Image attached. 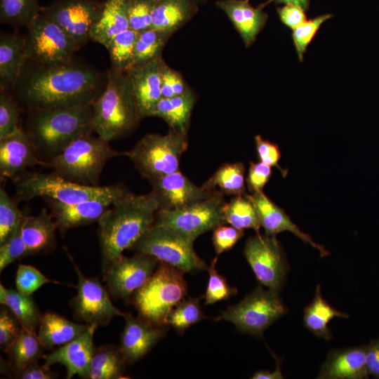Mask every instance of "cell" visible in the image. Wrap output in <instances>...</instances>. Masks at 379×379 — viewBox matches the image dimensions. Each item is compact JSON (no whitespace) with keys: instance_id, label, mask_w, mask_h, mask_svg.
I'll return each instance as SVG.
<instances>
[{"instance_id":"32","label":"cell","mask_w":379,"mask_h":379,"mask_svg":"<svg viewBox=\"0 0 379 379\" xmlns=\"http://www.w3.org/2000/svg\"><path fill=\"white\" fill-rule=\"evenodd\" d=\"M335 317L348 318L347 313L333 307L323 297L317 285L312 300L304 308L303 324L313 335L326 340L332 339L329 322Z\"/></svg>"},{"instance_id":"23","label":"cell","mask_w":379,"mask_h":379,"mask_svg":"<svg viewBox=\"0 0 379 379\" xmlns=\"http://www.w3.org/2000/svg\"><path fill=\"white\" fill-rule=\"evenodd\" d=\"M246 195L257 211L261 227L265 230V234L277 236L278 233L282 232H290L304 243L309 244L312 248L317 249L321 258L330 254L324 246L315 243L309 234L302 232L292 222L285 211L270 199L263 191L251 194H246Z\"/></svg>"},{"instance_id":"1","label":"cell","mask_w":379,"mask_h":379,"mask_svg":"<svg viewBox=\"0 0 379 379\" xmlns=\"http://www.w3.org/2000/svg\"><path fill=\"white\" fill-rule=\"evenodd\" d=\"M107 83V72L73 58L56 62L27 60L11 93L26 111L92 104Z\"/></svg>"},{"instance_id":"38","label":"cell","mask_w":379,"mask_h":379,"mask_svg":"<svg viewBox=\"0 0 379 379\" xmlns=\"http://www.w3.org/2000/svg\"><path fill=\"white\" fill-rule=\"evenodd\" d=\"M138 34V32L129 27L110 41L106 48L109 52L112 68L124 72L131 69Z\"/></svg>"},{"instance_id":"24","label":"cell","mask_w":379,"mask_h":379,"mask_svg":"<svg viewBox=\"0 0 379 379\" xmlns=\"http://www.w3.org/2000/svg\"><path fill=\"white\" fill-rule=\"evenodd\" d=\"M366 368V345L331 350L321 364L317 378L364 379Z\"/></svg>"},{"instance_id":"46","label":"cell","mask_w":379,"mask_h":379,"mask_svg":"<svg viewBox=\"0 0 379 379\" xmlns=\"http://www.w3.org/2000/svg\"><path fill=\"white\" fill-rule=\"evenodd\" d=\"M156 0H126L130 28L140 32L152 27V18Z\"/></svg>"},{"instance_id":"25","label":"cell","mask_w":379,"mask_h":379,"mask_svg":"<svg viewBox=\"0 0 379 379\" xmlns=\"http://www.w3.org/2000/svg\"><path fill=\"white\" fill-rule=\"evenodd\" d=\"M27 60L25 37L18 33L0 35V88L11 92Z\"/></svg>"},{"instance_id":"53","label":"cell","mask_w":379,"mask_h":379,"mask_svg":"<svg viewBox=\"0 0 379 379\" xmlns=\"http://www.w3.org/2000/svg\"><path fill=\"white\" fill-rule=\"evenodd\" d=\"M281 22L293 29L307 20L305 11L300 6L286 4L277 9Z\"/></svg>"},{"instance_id":"54","label":"cell","mask_w":379,"mask_h":379,"mask_svg":"<svg viewBox=\"0 0 379 379\" xmlns=\"http://www.w3.org/2000/svg\"><path fill=\"white\" fill-rule=\"evenodd\" d=\"M14 376L20 379H53L56 378L58 375L51 370L50 366L46 364L39 365L36 361L15 373Z\"/></svg>"},{"instance_id":"41","label":"cell","mask_w":379,"mask_h":379,"mask_svg":"<svg viewBox=\"0 0 379 379\" xmlns=\"http://www.w3.org/2000/svg\"><path fill=\"white\" fill-rule=\"evenodd\" d=\"M199 298L189 297L181 300L168 314L166 325L177 333H183L191 326L206 319Z\"/></svg>"},{"instance_id":"12","label":"cell","mask_w":379,"mask_h":379,"mask_svg":"<svg viewBox=\"0 0 379 379\" xmlns=\"http://www.w3.org/2000/svg\"><path fill=\"white\" fill-rule=\"evenodd\" d=\"M25 37L27 60L56 62L71 60L81 47L56 22L40 13L27 27Z\"/></svg>"},{"instance_id":"31","label":"cell","mask_w":379,"mask_h":379,"mask_svg":"<svg viewBox=\"0 0 379 379\" xmlns=\"http://www.w3.org/2000/svg\"><path fill=\"white\" fill-rule=\"evenodd\" d=\"M129 27L126 0H107L90 39L106 48L117 34Z\"/></svg>"},{"instance_id":"43","label":"cell","mask_w":379,"mask_h":379,"mask_svg":"<svg viewBox=\"0 0 379 379\" xmlns=\"http://www.w3.org/2000/svg\"><path fill=\"white\" fill-rule=\"evenodd\" d=\"M4 187L0 188V244L21 222L25 215Z\"/></svg>"},{"instance_id":"2","label":"cell","mask_w":379,"mask_h":379,"mask_svg":"<svg viewBox=\"0 0 379 379\" xmlns=\"http://www.w3.org/2000/svg\"><path fill=\"white\" fill-rule=\"evenodd\" d=\"M158 204L151 192L129 190L116 200L98 220L102 267L131 249L155 222Z\"/></svg>"},{"instance_id":"42","label":"cell","mask_w":379,"mask_h":379,"mask_svg":"<svg viewBox=\"0 0 379 379\" xmlns=\"http://www.w3.org/2000/svg\"><path fill=\"white\" fill-rule=\"evenodd\" d=\"M217 262L218 257H215L207 268L208 281L204 295L206 305L227 300L237 293V289L230 285L227 279L218 272Z\"/></svg>"},{"instance_id":"45","label":"cell","mask_w":379,"mask_h":379,"mask_svg":"<svg viewBox=\"0 0 379 379\" xmlns=\"http://www.w3.org/2000/svg\"><path fill=\"white\" fill-rule=\"evenodd\" d=\"M22 222L8 238L0 244V272L12 262L28 256L22 236Z\"/></svg>"},{"instance_id":"52","label":"cell","mask_w":379,"mask_h":379,"mask_svg":"<svg viewBox=\"0 0 379 379\" xmlns=\"http://www.w3.org/2000/svg\"><path fill=\"white\" fill-rule=\"evenodd\" d=\"M18 320L8 310L2 309L0 312V346L5 352L19 335L22 327L18 326Z\"/></svg>"},{"instance_id":"18","label":"cell","mask_w":379,"mask_h":379,"mask_svg":"<svg viewBox=\"0 0 379 379\" xmlns=\"http://www.w3.org/2000/svg\"><path fill=\"white\" fill-rule=\"evenodd\" d=\"M46 162L38 156L36 149L22 128L14 133L0 138V175L1 180L13 179L27 168Z\"/></svg>"},{"instance_id":"29","label":"cell","mask_w":379,"mask_h":379,"mask_svg":"<svg viewBox=\"0 0 379 379\" xmlns=\"http://www.w3.org/2000/svg\"><path fill=\"white\" fill-rule=\"evenodd\" d=\"M196 11L193 0H156L151 28L171 35L190 20Z\"/></svg>"},{"instance_id":"37","label":"cell","mask_w":379,"mask_h":379,"mask_svg":"<svg viewBox=\"0 0 379 379\" xmlns=\"http://www.w3.org/2000/svg\"><path fill=\"white\" fill-rule=\"evenodd\" d=\"M223 221L224 224L239 230L253 229L256 233H260L261 227L257 211L246 194L234 196L226 202L223 208Z\"/></svg>"},{"instance_id":"33","label":"cell","mask_w":379,"mask_h":379,"mask_svg":"<svg viewBox=\"0 0 379 379\" xmlns=\"http://www.w3.org/2000/svg\"><path fill=\"white\" fill-rule=\"evenodd\" d=\"M0 303L15 317L20 327L33 332L39 328L42 315L31 295H24L17 289L6 288L1 283Z\"/></svg>"},{"instance_id":"47","label":"cell","mask_w":379,"mask_h":379,"mask_svg":"<svg viewBox=\"0 0 379 379\" xmlns=\"http://www.w3.org/2000/svg\"><path fill=\"white\" fill-rule=\"evenodd\" d=\"M48 283L59 284L47 278L36 268L27 265H19L15 277L16 289L26 295L32 294Z\"/></svg>"},{"instance_id":"44","label":"cell","mask_w":379,"mask_h":379,"mask_svg":"<svg viewBox=\"0 0 379 379\" xmlns=\"http://www.w3.org/2000/svg\"><path fill=\"white\" fill-rule=\"evenodd\" d=\"M23 110L11 92H1L0 138L14 133L20 128L18 123Z\"/></svg>"},{"instance_id":"35","label":"cell","mask_w":379,"mask_h":379,"mask_svg":"<svg viewBox=\"0 0 379 379\" xmlns=\"http://www.w3.org/2000/svg\"><path fill=\"white\" fill-rule=\"evenodd\" d=\"M126 364L119 347L103 345L95 347L88 379L121 378Z\"/></svg>"},{"instance_id":"26","label":"cell","mask_w":379,"mask_h":379,"mask_svg":"<svg viewBox=\"0 0 379 379\" xmlns=\"http://www.w3.org/2000/svg\"><path fill=\"white\" fill-rule=\"evenodd\" d=\"M216 5L230 18L246 47H249L264 27L267 13L261 8L253 7L248 0H220Z\"/></svg>"},{"instance_id":"22","label":"cell","mask_w":379,"mask_h":379,"mask_svg":"<svg viewBox=\"0 0 379 379\" xmlns=\"http://www.w3.org/2000/svg\"><path fill=\"white\" fill-rule=\"evenodd\" d=\"M164 64L161 57H159L127 72L141 118L151 117L153 109L162 98L161 86Z\"/></svg>"},{"instance_id":"11","label":"cell","mask_w":379,"mask_h":379,"mask_svg":"<svg viewBox=\"0 0 379 379\" xmlns=\"http://www.w3.org/2000/svg\"><path fill=\"white\" fill-rule=\"evenodd\" d=\"M224 194L215 190L208 198L173 211H157L154 224L171 228L195 239L202 234L224 224Z\"/></svg>"},{"instance_id":"8","label":"cell","mask_w":379,"mask_h":379,"mask_svg":"<svg viewBox=\"0 0 379 379\" xmlns=\"http://www.w3.org/2000/svg\"><path fill=\"white\" fill-rule=\"evenodd\" d=\"M187 144V135L170 129L166 135H146L121 154L128 157L141 176L149 180L178 171Z\"/></svg>"},{"instance_id":"40","label":"cell","mask_w":379,"mask_h":379,"mask_svg":"<svg viewBox=\"0 0 379 379\" xmlns=\"http://www.w3.org/2000/svg\"><path fill=\"white\" fill-rule=\"evenodd\" d=\"M37 0H0V20L15 27H26L40 13Z\"/></svg>"},{"instance_id":"58","label":"cell","mask_w":379,"mask_h":379,"mask_svg":"<svg viewBox=\"0 0 379 379\" xmlns=\"http://www.w3.org/2000/svg\"><path fill=\"white\" fill-rule=\"evenodd\" d=\"M278 3L286 4H293L301 7L304 11H306L309 7L310 0H274Z\"/></svg>"},{"instance_id":"7","label":"cell","mask_w":379,"mask_h":379,"mask_svg":"<svg viewBox=\"0 0 379 379\" xmlns=\"http://www.w3.org/2000/svg\"><path fill=\"white\" fill-rule=\"evenodd\" d=\"M182 272L159 262L148 281L133 295L139 317L157 326H166L170 312L187 295Z\"/></svg>"},{"instance_id":"4","label":"cell","mask_w":379,"mask_h":379,"mask_svg":"<svg viewBox=\"0 0 379 379\" xmlns=\"http://www.w3.org/2000/svg\"><path fill=\"white\" fill-rule=\"evenodd\" d=\"M92 107L94 133L108 142L131 133L141 119L128 74L113 68L107 70L105 88Z\"/></svg>"},{"instance_id":"49","label":"cell","mask_w":379,"mask_h":379,"mask_svg":"<svg viewBox=\"0 0 379 379\" xmlns=\"http://www.w3.org/2000/svg\"><path fill=\"white\" fill-rule=\"evenodd\" d=\"M244 230L232 225L221 224L213 230L212 241L216 254L219 255L232 249L243 237Z\"/></svg>"},{"instance_id":"30","label":"cell","mask_w":379,"mask_h":379,"mask_svg":"<svg viewBox=\"0 0 379 379\" xmlns=\"http://www.w3.org/2000/svg\"><path fill=\"white\" fill-rule=\"evenodd\" d=\"M194 102V95L190 90L171 98H161L151 117L163 119L171 130L187 135Z\"/></svg>"},{"instance_id":"57","label":"cell","mask_w":379,"mask_h":379,"mask_svg":"<svg viewBox=\"0 0 379 379\" xmlns=\"http://www.w3.org/2000/svg\"><path fill=\"white\" fill-rule=\"evenodd\" d=\"M170 78L175 95H180L189 90L186 88L182 77L171 69L170 72Z\"/></svg>"},{"instance_id":"48","label":"cell","mask_w":379,"mask_h":379,"mask_svg":"<svg viewBox=\"0 0 379 379\" xmlns=\"http://www.w3.org/2000/svg\"><path fill=\"white\" fill-rule=\"evenodd\" d=\"M332 17L331 14L317 16L306 20L293 29L292 38L300 61L303 60L304 54L321 24Z\"/></svg>"},{"instance_id":"27","label":"cell","mask_w":379,"mask_h":379,"mask_svg":"<svg viewBox=\"0 0 379 379\" xmlns=\"http://www.w3.org/2000/svg\"><path fill=\"white\" fill-rule=\"evenodd\" d=\"M56 225L46 208L36 215H25L22 222V236L28 255L53 251L56 245Z\"/></svg>"},{"instance_id":"9","label":"cell","mask_w":379,"mask_h":379,"mask_svg":"<svg viewBox=\"0 0 379 379\" xmlns=\"http://www.w3.org/2000/svg\"><path fill=\"white\" fill-rule=\"evenodd\" d=\"M194 241L165 226L154 224L132 247L135 253L149 255L183 273L207 270L194 249Z\"/></svg>"},{"instance_id":"50","label":"cell","mask_w":379,"mask_h":379,"mask_svg":"<svg viewBox=\"0 0 379 379\" xmlns=\"http://www.w3.org/2000/svg\"><path fill=\"white\" fill-rule=\"evenodd\" d=\"M255 144L257 154L260 161L272 167L277 168L282 176L287 175L288 170L282 168L279 165L281 159V152L279 146L269 140H264L261 135H257L255 137Z\"/></svg>"},{"instance_id":"14","label":"cell","mask_w":379,"mask_h":379,"mask_svg":"<svg viewBox=\"0 0 379 379\" xmlns=\"http://www.w3.org/2000/svg\"><path fill=\"white\" fill-rule=\"evenodd\" d=\"M78 277L77 293L70 302L74 317L88 325L106 326L115 317L126 313L115 307L107 288L96 278L86 277L67 251Z\"/></svg>"},{"instance_id":"6","label":"cell","mask_w":379,"mask_h":379,"mask_svg":"<svg viewBox=\"0 0 379 379\" xmlns=\"http://www.w3.org/2000/svg\"><path fill=\"white\" fill-rule=\"evenodd\" d=\"M121 154L105 140L93 133L84 135L67 145L45 168L58 175L84 185H98L107 162Z\"/></svg>"},{"instance_id":"13","label":"cell","mask_w":379,"mask_h":379,"mask_svg":"<svg viewBox=\"0 0 379 379\" xmlns=\"http://www.w3.org/2000/svg\"><path fill=\"white\" fill-rule=\"evenodd\" d=\"M244 254L258 282L279 292L285 284L288 265L276 236L256 233L248 237Z\"/></svg>"},{"instance_id":"20","label":"cell","mask_w":379,"mask_h":379,"mask_svg":"<svg viewBox=\"0 0 379 379\" xmlns=\"http://www.w3.org/2000/svg\"><path fill=\"white\" fill-rule=\"evenodd\" d=\"M125 325L120 336L119 350L127 364L144 357L164 337L167 326H157L126 313Z\"/></svg>"},{"instance_id":"55","label":"cell","mask_w":379,"mask_h":379,"mask_svg":"<svg viewBox=\"0 0 379 379\" xmlns=\"http://www.w3.org/2000/svg\"><path fill=\"white\" fill-rule=\"evenodd\" d=\"M366 368L369 375L379 379V338L366 345Z\"/></svg>"},{"instance_id":"17","label":"cell","mask_w":379,"mask_h":379,"mask_svg":"<svg viewBox=\"0 0 379 379\" xmlns=\"http://www.w3.org/2000/svg\"><path fill=\"white\" fill-rule=\"evenodd\" d=\"M150 192L158 204V211L179 209L211 196V191L192 182L180 170L148 180Z\"/></svg>"},{"instance_id":"10","label":"cell","mask_w":379,"mask_h":379,"mask_svg":"<svg viewBox=\"0 0 379 379\" xmlns=\"http://www.w3.org/2000/svg\"><path fill=\"white\" fill-rule=\"evenodd\" d=\"M286 310L279 292L259 286L239 303L228 307L216 321L231 322L239 332L262 338L265 331Z\"/></svg>"},{"instance_id":"16","label":"cell","mask_w":379,"mask_h":379,"mask_svg":"<svg viewBox=\"0 0 379 379\" xmlns=\"http://www.w3.org/2000/svg\"><path fill=\"white\" fill-rule=\"evenodd\" d=\"M103 5L93 0H62L41 8V12L56 22L81 46L90 39Z\"/></svg>"},{"instance_id":"36","label":"cell","mask_w":379,"mask_h":379,"mask_svg":"<svg viewBox=\"0 0 379 379\" xmlns=\"http://www.w3.org/2000/svg\"><path fill=\"white\" fill-rule=\"evenodd\" d=\"M208 190H217L223 194H246L245 168L241 162L225 163L201 185Z\"/></svg>"},{"instance_id":"34","label":"cell","mask_w":379,"mask_h":379,"mask_svg":"<svg viewBox=\"0 0 379 379\" xmlns=\"http://www.w3.org/2000/svg\"><path fill=\"white\" fill-rule=\"evenodd\" d=\"M44 350L36 332L22 328L16 339L5 351L9 358L7 367L15 374L43 357Z\"/></svg>"},{"instance_id":"21","label":"cell","mask_w":379,"mask_h":379,"mask_svg":"<svg viewBox=\"0 0 379 379\" xmlns=\"http://www.w3.org/2000/svg\"><path fill=\"white\" fill-rule=\"evenodd\" d=\"M54 219L57 230L65 233L68 230L98 222L115 201L109 199H95L65 204L50 198H43Z\"/></svg>"},{"instance_id":"15","label":"cell","mask_w":379,"mask_h":379,"mask_svg":"<svg viewBox=\"0 0 379 379\" xmlns=\"http://www.w3.org/2000/svg\"><path fill=\"white\" fill-rule=\"evenodd\" d=\"M159 261L153 256L123 254L102 267L103 280L112 297L125 302L152 277Z\"/></svg>"},{"instance_id":"5","label":"cell","mask_w":379,"mask_h":379,"mask_svg":"<svg viewBox=\"0 0 379 379\" xmlns=\"http://www.w3.org/2000/svg\"><path fill=\"white\" fill-rule=\"evenodd\" d=\"M17 202L29 201L36 197L50 198L65 204L88 199L117 200L127 190L123 185H84L65 179L53 173L25 171L13 179Z\"/></svg>"},{"instance_id":"19","label":"cell","mask_w":379,"mask_h":379,"mask_svg":"<svg viewBox=\"0 0 379 379\" xmlns=\"http://www.w3.org/2000/svg\"><path fill=\"white\" fill-rule=\"evenodd\" d=\"M97 327V325H89L78 338L50 354H44V364L48 366L55 364L62 365L66 368L67 379L76 375L88 379L95 350L93 335Z\"/></svg>"},{"instance_id":"39","label":"cell","mask_w":379,"mask_h":379,"mask_svg":"<svg viewBox=\"0 0 379 379\" xmlns=\"http://www.w3.org/2000/svg\"><path fill=\"white\" fill-rule=\"evenodd\" d=\"M169 36L152 28L138 32L131 69L145 65L160 57L161 50Z\"/></svg>"},{"instance_id":"51","label":"cell","mask_w":379,"mask_h":379,"mask_svg":"<svg viewBox=\"0 0 379 379\" xmlns=\"http://www.w3.org/2000/svg\"><path fill=\"white\" fill-rule=\"evenodd\" d=\"M271 166L261 161L249 162L246 178V188L251 193L262 192L272 176Z\"/></svg>"},{"instance_id":"56","label":"cell","mask_w":379,"mask_h":379,"mask_svg":"<svg viewBox=\"0 0 379 379\" xmlns=\"http://www.w3.org/2000/svg\"><path fill=\"white\" fill-rule=\"evenodd\" d=\"M276 368L273 371L260 370L252 375L253 379H283L284 378L281 369V361L275 357Z\"/></svg>"},{"instance_id":"28","label":"cell","mask_w":379,"mask_h":379,"mask_svg":"<svg viewBox=\"0 0 379 379\" xmlns=\"http://www.w3.org/2000/svg\"><path fill=\"white\" fill-rule=\"evenodd\" d=\"M89 325L77 324L55 312L42 315L37 335L45 349H54L74 340L84 333Z\"/></svg>"},{"instance_id":"3","label":"cell","mask_w":379,"mask_h":379,"mask_svg":"<svg viewBox=\"0 0 379 379\" xmlns=\"http://www.w3.org/2000/svg\"><path fill=\"white\" fill-rule=\"evenodd\" d=\"M92 104L27 111L22 128L41 159L48 161L77 138L94 133Z\"/></svg>"}]
</instances>
